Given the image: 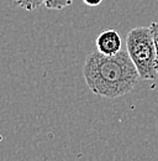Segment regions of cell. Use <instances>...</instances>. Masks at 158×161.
<instances>
[{"mask_svg": "<svg viewBox=\"0 0 158 161\" xmlns=\"http://www.w3.org/2000/svg\"><path fill=\"white\" fill-rule=\"evenodd\" d=\"M82 72L92 93L106 99L130 93L140 80L137 69L124 48L114 56L90 52L84 60Z\"/></svg>", "mask_w": 158, "mask_h": 161, "instance_id": "cell-1", "label": "cell"}, {"mask_svg": "<svg viewBox=\"0 0 158 161\" xmlns=\"http://www.w3.org/2000/svg\"><path fill=\"white\" fill-rule=\"evenodd\" d=\"M126 51L135 64L141 80L158 78L156 67V48L150 26H138L126 35Z\"/></svg>", "mask_w": 158, "mask_h": 161, "instance_id": "cell-2", "label": "cell"}, {"mask_svg": "<svg viewBox=\"0 0 158 161\" xmlns=\"http://www.w3.org/2000/svg\"><path fill=\"white\" fill-rule=\"evenodd\" d=\"M97 51L105 56H114L122 50V37L116 30L106 29L97 37Z\"/></svg>", "mask_w": 158, "mask_h": 161, "instance_id": "cell-3", "label": "cell"}, {"mask_svg": "<svg viewBox=\"0 0 158 161\" xmlns=\"http://www.w3.org/2000/svg\"><path fill=\"white\" fill-rule=\"evenodd\" d=\"M19 8L26 11H35L43 5L45 0H13Z\"/></svg>", "mask_w": 158, "mask_h": 161, "instance_id": "cell-4", "label": "cell"}, {"mask_svg": "<svg viewBox=\"0 0 158 161\" xmlns=\"http://www.w3.org/2000/svg\"><path fill=\"white\" fill-rule=\"evenodd\" d=\"M73 0H45L43 5L48 10H62L64 8L71 6Z\"/></svg>", "mask_w": 158, "mask_h": 161, "instance_id": "cell-5", "label": "cell"}, {"mask_svg": "<svg viewBox=\"0 0 158 161\" xmlns=\"http://www.w3.org/2000/svg\"><path fill=\"white\" fill-rule=\"evenodd\" d=\"M152 36H153V42H155V48H156V67L158 72V22H152L150 25Z\"/></svg>", "mask_w": 158, "mask_h": 161, "instance_id": "cell-6", "label": "cell"}, {"mask_svg": "<svg viewBox=\"0 0 158 161\" xmlns=\"http://www.w3.org/2000/svg\"><path fill=\"white\" fill-rule=\"evenodd\" d=\"M103 0H83L84 4H87L88 6H98L101 4Z\"/></svg>", "mask_w": 158, "mask_h": 161, "instance_id": "cell-7", "label": "cell"}]
</instances>
